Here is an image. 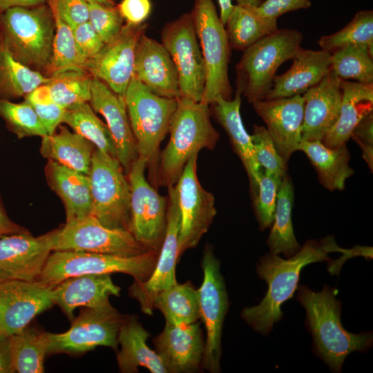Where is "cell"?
Wrapping results in <instances>:
<instances>
[{"mask_svg": "<svg viewBox=\"0 0 373 373\" xmlns=\"http://www.w3.org/2000/svg\"><path fill=\"white\" fill-rule=\"evenodd\" d=\"M322 50L330 53L350 45H362L373 51V11L357 12L343 28L322 36L318 41Z\"/></svg>", "mask_w": 373, "mask_h": 373, "instance_id": "cell-42", "label": "cell"}, {"mask_svg": "<svg viewBox=\"0 0 373 373\" xmlns=\"http://www.w3.org/2000/svg\"><path fill=\"white\" fill-rule=\"evenodd\" d=\"M238 4L258 7L264 0H235Z\"/></svg>", "mask_w": 373, "mask_h": 373, "instance_id": "cell-57", "label": "cell"}, {"mask_svg": "<svg viewBox=\"0 0 373 373\" xmlns=\"http://www.w3.org/2000/svg\"><path fill=\"white\" fill-rule=\"evenodd\" d=\"M220 8V19L224 26L233 8L232 0H218Z\"/></svg>", "mask_w": 373, "mask_h": 373, "instance_id": "cell-56", "label": "cell"}, {"mask_svg": "<svg viewBox=\"0 0 373 373\" xmlns=\"http://www.w3.org/2000/svg\"><path fill=\"white\" fill-rule=\"evenodd\" d=\"M0 117L19 139L48 135L32 105L26 100L14 103L0 99Z\"/></svg>", "mask_w": 373, "mask_h": 373, "instance_id": "cell-43", "label": "cell"}, {"mask_svg": "<svg viewBox=\"0 0 373 373\" xmlns=\"http://www.w3.org/2000/svg\"><path fill=\"white\" fill-rule=\"evenodd\" d=\"M294 197L292 181L286 175L280 185L271 229L267 240L270 253L283 254L286 258L295 255L301 247L296 239L292 224Z\"/></svg>", "mask_w": 373, "mask_h": 373, "instance_id": "cell-33", "label": "cell"}, {"mask_svg": "<svg viewBox=\"0 0 373 373\" xmlns=\"http://www.w3.org/2000/svg\"><path fill=\"white\" fill-rule=\"evenodd\" d=\"M159 252L149 251L134 256H122L81 251H55L49 256L37 280L55 286L73 276L84 274L124 273L134 280L144 282L151 276Z\"/></svg>", "mask_w": 373, "mask_h": 373, "instance_id": "cell-7", "label": "cell"}, {"mask_svg": "<svg viewBox=\"0 0 373 373\" xmlns=\"http://www.w3.org/2000/svg\"><path fill=\"white\" fill-rule=\"evenodd\" d=\"M323 240H308L295 255L286 259L270 252L260 258L256 272L267 283V291L258 305L245 307L240 314L255 332L267 336L283 318L281 305L294 296L303 267L313 262L329 261L328 253L341 249L333 238Z\"/></svg>", "mask_w": 373, "mask_h": 373, "instance_id": "cell-1", "label": "cell"}, {"mask_svg": "<svg viewBox=\"0 0 373 373\" xmlns=\"http://www.w3.org/2000/svg\"><path fill=\"white\" fill-rule=\"evenodd\" d=\"M88 2H97L102 3L106 6H114L115 5L113 1L111 0H86Z\"/></svg>", "mask_w": 373, "mask_h": 373, "instance_id": "cell-58", "label": "cell"}, {"mask_svg": "<svg viewBox=\"0 0 373 373\" xmlns=\"http://www.w3.org/2000/svg\"><path fill=\"white\" fill-rule=\"evenodd\" d=\"M124 102L138 155L146 160L155 180L159 148L169 133L177 99L153 93L133 76L124 95Z\"/></svg>", "mask_w": 373, "mask_h": 373, "instance_id": "cell-6", "label": "cell"}, {"mask_svg": "<svg viewBox=\"0 0 373 373\" xmlns=\"http://www.w3.org/2000/svg\"><path fill=\"white\" fill-rule=\"evenodd\" d=\"M14 372L9 343V336L0 333V373Z\"/></svg>", "mask_w": 373, "mask_h": 373, "instance_id": "cell-53", "label": "cell"}, {"mask_svg": "<svg viewBox=\"0 0 373 373\" xmlns=\"http://www.w3.org/2000/svg\"><path fill=\"white\" fill-rule=\"evenodd\" d=\"M89 102L93 111L105 118L115 144L117 160L128 173L138 152L124 98L113 91L102 80L93 77Z\"/></svg>", "mask_w": 373, "mask_h": 373, "instance_id": "cell-23", "label": "cell"}, {"mask_svg": "<svg viewBox=\"0 0 373 373\" xmlns=\"http://www.w3.org/2000/svg\"><path fill=\"white\" fill-rule=\"evenodd\" d=\"M331 69L341 80L373 83V51L350 45L331 53Z\"/></svg>", "mask_w": 373, "mask_h": 373, "instance_id": "cell-39", "label": "cell"}, {"mask_svg": "<svg viewBox=\"0 0 373 373\" xmlns=\"http://www.w3.org/2000/svg\"><path fill=\"white\" fill-rule=\"evenodd\" d=\"M133 76L158 96L180 97L178 74L170 54L162 43L145 33L137 45Z\"/></svg>", "mask_w": 373, "mask_h": 373, "instance_id": "cell-24", "label": "cell"}, {"mask_svg": "<svg viewBox=\"0 0 373 373\" xmlns=\"http://www.w3.org/2000/svg\"><path fill=\"white\" fill-rule=\"evenodd\" d=\"M95 149L86 138L60 124L58 133L42 137L40 153L48 160L88 175Z\"/></svg>", "mask_w": 373, "mask_h": 373, "instance_id": "cell-32", "label": "cell"}, {"mask_svg": "<svg viewBox=\"0 0 373 373\" xmlns=\"http://www.w3.org/2000/svg\"><path fill=\"white\" fill-rule=\"evenodd\" d=\"M153 341L167 373L194 372L201 367L204 341L198 321L189 324L165 323Z\"/></svg>", "mask_w": 373, "mask_h": 373, "instance_id": "cell-21", "label": "cell"}, {"mask_svg": "<svg viewBox=\"0 0 373 373\" xmlns=\"http://www.w3.org/2000/svg\"><path fill=\"white\" fill-rule=\"evenodd\" d=\"M153 307L171 325L189 324L200 318L198 290L189 282L177 283L159 292L154 297Z\"/></svg>", "mask_w": 373, "mask_h": 373, "instance_id": "cell-37", "label": "cell"}, {"mask_svg": "<svg viewBox=\"0 0 373 373\" xmlns=\"http://www.w3.org/2000/svg\"><path fill=\"white\" fill-rule=\"evenodd\" d=\"M292 60V65L287 71L274 76L271 88L265 99L304 94L318 84L331 70V53L325 50L301 48Z\"/></svg>", "mask_w": 373, "mask_h": 373, "instance_id": "cell-26", "label": "cell"}, {"mask_svg": "<svg viewBox=\"0 0 373 373\" xmlns=\"http://www.w3.org/2000/svg\"><path fill=\"white\" fill-rule=\"evenodd\" d=\"M298 151L307 155L320 183L330 191H343L346 180L354 173L349 165L350 155L346 144L332 149L321 140H302Z\"/></svg>", "mask_w": 373, "mask_h": 373, "instance_id": "cell-31", "label": "cell"}, {"mask_svg": "<svg viewBox=\"0 0 373 373\" xmlns=\"http://www.w3.org/2000/svg\"><path fill=\"white\" fill-rule=\"evenodd\" d=\"M209 105L179 97L172 116L169 140L159 155L155 181L162 186H175L189 160L204 149L213 150L220 134L211 122Z\"/></svg>", "mask_w": 373, "mask_h": 373, "instance_id": "cell-3", "label": "cell"}, {"mask_svg": "<svg viewBox=\"0 0 373 373\" xmlns=\"http://www.w3.org/2000/svg\"><path fill=\"white\" fill-rule=\"evenodd\" d=\"M117 6L126 23L131 24L144 23L151 10L150 0H122Z\"/></svg>", "mask_w": 373, "mask_h": 373, "instance_id": "cell-52", "label": "cell"}, {"mask_svg": "<svg viewBox=\"0 0 373 373\" xmlns=\"http://www.w3.org/2000/svg\"><path fill=\"white\" fill-rule=\"evenodd\" d=\"M167 222L164 238L158 258L149 278L144 282L134 280L128 289L129 296L140 304L147 315L153 313V301L160 291L178 283L175 269L179 256L178 237L180 215L175 186L168 187Z\"/></svg>", "mask_w": 373, "mask_h": 373, "instance_id": "cell-16", "label": "cell"}, {"mask_svg": "<svg viewBox=\"0 0 373 373\" xmlns=\"http://www.w3.org/2000/svg\"><path fill=\"white\" fill-rule=\"evenodd\" d=\"M61 19L73 30L88 21L89 8L86 0H55Z\"/></svg>", "mask_w": 373, "mask_h": 373, "instance_id": "cell-50", "label": "cell"}, {"mask_svg": "<svg viewBox=\"0 0 373 373\" xmlns=\"http://www.w3.org/2000/svg\"><path fill=\"white\" fill-rule=\"evenodd\" d=\"M341 88L342 101L339 117L322 140L326 146L332 149L346 144L361 119L373 111V83L341 80Z\"/></svg>", "mask_w": 373, "mask_h": 373, "instance_id": "cell-28", "label": "cell"}, {"mask_svg": "<svg viewBox=\"0 0 373 373\" xmlns=\"http://www.w3.org/2000/svg\"><path fill=\"white\" fill-rule=\"evenodd\" d=\"M120 291L110 274H84L69 277L55 285L52 300L72 321L75 318L74 311L78 307H110V296H119Z\"/></svg>", "mask_w": 373, "mask_h": 373, "instance_id": "cell-25", "label": "cell"}, {"mask_svg": "<svg viewBox=\"0 0 373 373\" xmlns=\"http://www.w3.org/2000/svg\"><path fill=\"white\" fill-rule=\"evenodd\" d=\"M88 175L90 215L109 228L130 231L131 186L119 160L96 148Z\"/></svg>", "mask_w": 373, "mask_h": 373, "instance_id": "cell-9", "label": "cell"}, {"mask_svg": "<svg viewBox=\"0 0 373 373\" xmlns=\"http://www.w3.org/2000/svg\"><path fill=\"white\" fill-rule=\"evenodd\" d=\"M206 68V82L202 101L208 105L218 98L232 99L228 76L231 48L225 26L212 0H195L191 12Z\"/></svg>", "mask_w": 373, "mask_h": 373, "instance_id": "cell-8", "label": "cell"}, {"mask_svg": "<svg viewBox=\"0 0 373 373\" xmlns=\"http://www.w3.org/2000/svg\"><path fill=\"white\" fill-rule=\"evenodd\" d=\"M88 22L104 44L115 39L124 26V19L117 6L88 2Z\"/></svg>", "mask_w": 373, "mask_h": 373, "instance_id": "cell-47", "label": "cell"}, {"mask_svg": "<svg viewBox=\"0 0 373 373\" xmlns=\"http://www.w3.org/2000/svg\"><path fill=\"white\" fill-rule=\"evenodd\" d=\"M146 160L138 155L127 178L131 186L130 231L151 251L159 252L166 229L168 198L160 195L145 177Z\"/></svg>", "mask_w": 373, "mask_h": 373, "instance_id": "cell-11", "label": "cell"}, {"mask_svg": "<svg viewBox=\"0 0 373 373\" xmlns=\"http://www.w3.org/2000/svg\"><path fill=\"white\" fill-rule=\"evenodd\" d=\"M302 41L298 30L278 28L243 50L236 66V91L251 104L263 99L278 68L293 59Z\"/></svg>", "mask_w": 373, "mask_h": 373, "instance_id": "cell-5", "label": "cell"}, {"mask_svg": "<svg viewBox=\"0 0 373 373\" xmlns=\"http://www.w3.org/2000/svg\"><path fill=\"white\" fill-rule=\"evenodd\" d=\"M302 140H321L336 124L340 115L342 90L341 79L330 71L304 94Z\"/></svg>", "mask_w": 373, "mask_h": 373, "instance_id": "cell-22", "label": "cell"}, {"mask_svg": "<svg viewBox=\"0 0 373 373\" xmlns=\"http://www.w3.org/2000/svg\"><path fill=\"white\" fill-rule=\"evenodd\" d=\"M311 5L310 0H264L254 9L262 18L277 21L279 17L287 12L307 9Z\"/></svg>", "mask_w": 373, "mask_h": 373, "instance_id": "cell-51", "label": "cell"}, {"mask_svg": "<svg viewBox=\"0 0 373 373\" xmlns=\"http://www.w3.org/2000/svg\"><path fill=\"white\" fill-rule=\"evenodd\" d=\"M242 95L236 91L233 99L218 98L209 105L211 113L227 133L231 145L248 175L251 189H257L261 168L256 161L251 135L246 131L240 116Z\"/></svg>", "mask_w": 373, "mask_h": 373, "instance_id": "cell-27", "label": "cell"}, {"mask_svg": "<svg viewBox=\"0 0 373 373\" xmlns=\"http://www.w3.org/2000/svg\"><path fill=\"white\" fill-rule=\"evenodd\" d=\"M50 77L32 70L17 60L0 35V99L11 100L25 97Z\"/></svg>", "mask_w": 373, "mask_h": 373, "instance_id": "cell-35", "label": "cell"}, {"mask_svg": "<svg viewBox=\"0 0 373 373\" xmlns=\"http://www.w3.org/2000/svg\"><path fill=\"white\" fill-rule=\"evenodd\" d=\"M296 289L297 300L306 310V324L313 337L314 352L331 371L341 372L351 352H364L372 347V332L353 334L343 327L342 303L336 298L338 290L325 285L321 291H314L303 285Z\"/></svg>", "mask_w": 373, "mask_h": 373, "instance_id": "cell-2", "label": "cell"}, {"mask_svg": "<svg viewBox=\"0 0 373 373\" xmlns=\"http://www.w3.org/2000/svg\"><path fill=\"white\" fill-rule=\"evenodd\" d=\"M162 44L177 68L180 97L201 102L206 68L191 12L183 14L164 26Z\"/></svg>", "mask_w": 373, "mask_h": 373, "instance_id": "cell-13", "label": "cell"}, {"mask_svg": "<svg viewBox=\"0 0 373 373\" xmlns=\"http://www.w3.org/2000/svg\"><path fill=\"white\" fill-rule=\"evenodd\" d=\"M202 268L203 280L197 289L200 318L206 329L201 368L211 373H218L221 371L222 331L229 303L220 260L209 244L203 251Z\"/></svg>", "mask_w": 373, "mask_h": 373, "instance_id": "cell-10", "label": "cell"}, {"mask_svg": "<svg viewBox=\"0 0 373 373\" xmlns=\"http://www.w3.org/2000/svg\"><path fill=\"white\" fill-rule=\"evenodd\" d=\"M251 140L256 161L262 170L282 178L287 175V164L278 153L265 127L255 124Z\"/></svg>", "mask_w": 373, "mask_h": 373, "instance_id": "cell-45", "label": "cell"}, {"mask_svg": "<svg viewBox=\"0 0 373 373\" xmlns=\"http://www.w3.org/2000/svg\"><path fill=\"white\" fill-rule=\"evenodd\" d=\"M63 123L91 142L97 149L117 159L115 144L107 125L96 115L88 102L66 108Z\"/></svg>", "mask_w": 373, "mask_h": 373, "instance_id": "cell-38", "label": "cell"}, {"mask_svg": "<svg viewBox=\"0 0 373 373\" xmlns=\"http://www.w3.org/2000/svg\"><path fill=\"white\" fill-rule=\"evenodd\" d=\"M147 27L144 23H126L115 39L105 44L95 57L86 61L84 69L124 98L133 76L137 45Z\"/></svg>", "mask_w": 373, "mask_h": 373, "instance_id": "cell-17", "label": "cell"}, {"mask_svg": "<svg viewBox=\"0 0 373 373\" xmlns=\"http://www.w3.org/2000/svg\"><path fill=\"white\" fill-rule=\"evenodd\" d=\"M46 3V0H0V13L14 7H32Z\"/></svg>", "mask_w": 373, "mask_h": 373, "instance_id": "cell-55", "label": "cell"}, {"mask_svg": "<svg viewBox=\"0 0 373 373\" xmlns=\"http://www.w3.org/2000/svg\"><path fill=\"white\" fill-rule=\"evenodd\" d=\"M93 77L84 69H70L50 76L48 86L53 101L66 108L89 102Z\"/></svg>", "mask_w": 373, "mask_h": 373, "instance_id": "cell-40", "label": "cell"}, {"mask_svg": "<svg viewBox=\"0 0 373 373\" xmlns=\"http://www.w3.org/2000/svg\"><path fill=\"white\" fill-rule=\"evenodd\" d=\"M46 3L52 10L55 23L52 56L46 76L70 69L85 70V61L77 50L73 30L59 17L55 0H46Z\"/></svg>", "mask_w": 373, "mask_h": 373, "instance_id": "cell-41", "label": "cell"}, {"mask_svg": "<svg viewBox=\"0 0 373 373\" xmlns=\"http://www.w3.org/2000/svg\"><path fill=\"white\" fill-rule=\"evenodd\" d=\"M9 343L14 372H44V361L49 344L48 332L27 326L10 335Z\"/></svg>", "mask_w": 373, "mask_h": 373, "instance_id": "cell-36", "label": "cell"}, {"mask_svg": "<svg viewBox=\"0 0 373 373\" xmlns=\"http://www.w3.org/2000/svg\"><path fill=\"white\" fill-rule=\"evenodd\" d=\"M55 19L48 4L14 7L0 15V35L12 56L45 75L53 52Z\"/></svg>", "mask_w": 373, "mask_h": 373, "instance_id": "cell-4", "label": "cell"}, {"mask_svg": "<svg viewBox=\"0 0 373 373\" xmlns=\"http://www.w3.org/2000/svg\"><path fill=\"white\" fill-rule=\"evenodd\" d=\"M0 15H1V13H0Z\"/></svg>", "mask_w": 373, "mask_h": 373, "instance_id": "cell-61", "label": "cell"}, {"mask_svg": "<svg viewBox=\"0 0 373 373\" xmlns=\"http://www.w3.org/2000/svg\"><path fill=\"white\" fill-rule=\"evenodd\" d=\"M33 107L48 135L55 133L63 123L66 108L55 103L50 95L48 86L42 84L24 97Z\"/></svg>", "mask_w": 373, "mask_h": 373, "instance_id": "cell-46", "label": "cell"}, {"mask_svg": "<svg viewBox=\"0 0 373 373\" xmlns=\"http://www.w3.org/2000/svg\"><path fill=\"white\" fill-rule=\"evenodd\" d=\"M224 26L231 49L240 51L278 29L277 21L262 18L253 6L238 3Z\"/></svg>", "mask_w": 373, "mask_h": 373, "instance_id": "cell-34", "label": "cell"}, {"mask_svg": "<svg viewBox=\"0 0 373 373\" xmlns=\"http://www.w3.org/2000/svg\"><path fill=\"white\" fill-rule=\"evenodd\" d=\"M26 231H28L26 229L15 224L8 218L0 202V238Z\"/></svg>", "mask_w": 373, "mask_h": 373, "instance_id": "cell-54", "label": "cell"}, {"mask_svg": "<svg viewBox=\"0 0 373 373\" xmlns=\"http://www.w3.org/2000/svg\"><path fill=\"white\" fill-rule=\"evenodd\" d=\"M53 251H81L134 256L149 251L127 230L109 228L96 218L67 221L53 239Z\"/></svg>", "mask_w": 373, "mask_h": 373, "instance_id": "cell-12", "label": "cell"}, {"mask_svg": "<svg viewBox=\"0 0 373 373\" xmlns=\"http://www.w3.org/2000/svg\"><path fill=\"white\" fill-rule=\"evenodd\" d=\"M149 336L136 316H125L118 334L121 350L117 361L121 372H137L144 367L152 373H167L159 355L147 345Z\"/></svg>", "mask_w": 373, "mask_h": 373, "instance_id": "cell-29", "label": "cell"}, {"mask_svg": "<svg viewBox=\"0 0 373 373\" xmlns=\"http://www.w3.org/2000/svg\"><path fill=\"white\" fill-rule=\"evenodd\" d=\"M198 155L192 156L175 184L180 215L178 253L195 247L209 230L216 213L215 198L197 175Z\"/></svg>", "mask_w": 373, "mask_h": 373, "instance_id": "cell-15", "label": "cell"}, {"mask_svg": "<svg viewBox=\"0 0 373 373\" xmlns=\"http://www.w3.org/2000/svg\"><path fill=\"white\" fill-rule=\"evenodd\" d=\"M47 180L62 200L66 222L91 214V193L88 175L48 160L46 166Z\"/></svg>", "mask_w": 373, "mask_h": 373, "instance_id": "cell-30", "label": "cell"}, {"mask_svg": "<svg viewBox=\"0 0 373 373\" xmlns=\"http://www.w3.org/2000/svg\"><path fill=\"white\" fill-rule=\"evenodd\" d=\"M111 1L114 2V0H111Z\"/></svg>", "mask_w": 373, "mask_h": 373, "instance_id": "cell-60", "label": "cell"}, {"mask_svg": "<svg viewBox=\"0 0 373 373\" xmlns=\"http://www.w3.org/2000/svg\"><path fill=\"white\" fill-rule=\"evenodd\" d=\"M54 286L39 281L0 278V329L7 336L19 332L54 305Z\"/></svg>", "mask_w": 373, "mask_h": 373, "instance_id": "cell-19", "label": "cell"}, {"mask_svg": "<svg viewBox=\"0 0 373 373\" xmlns=\"http://www.w3.org/2000/svg\"><path fill=\"white\" fill-rule=\"evenodd\" d=\"M283 178L261 169L256 193L254 207L261 231L270 227L274 220L278 193Z\"/></svg>", "mask_w": 373, "mask_h": 373, "instance_id": "cell-44", "label": "cell"}, {"mask_svg": "<svg viewBox=\"0 0 373 373\" xmlns=\"http://www.w3.org/2000/svg\"><path fill=\"white\" fill-rule=\"evenodd\" d=\"M350 138L358 144L362 157L373 170V111L365 115L352 131Z\"/></svg>", "mask_w": 373, "mask_h": 373, "instance_id": "cell-49", "label": "cell"}, {"mask_svg": "<svg viewBox=\"0 0 373 373\" xmlns=\"http://www.w3.org/2000/svg\"><path fill=\"white\" fill-rule=\"evenodd\" d=\"M77 50L85 61L92 59L105 44L88 21L73 29Z\"/></svg>", "mask_w": 373, "mask_h": 373, "instance_id": "cell-48", "label": "cell"}, {"mask_svg": "<svg viewBox=\"0 0 373 373\" xmlns=\"http://www.w3.org/2000/svg\"><path fill=\"white\" fill-rule=\"evenodd\" d=\"M0 333H2L1 331V329H0Z\"/></svg>", "mask_w": 373, "mask_h": 373, "instance_id": "cell-59", "label": "cell"}, {"mask_svg": "<svg viewBox=\"0 0 373 373\" xmlns=\"http://www.w3.org/2000/svg\"><path fill=\"white\" fill-rule=\"evenodd\" d=\"M125 315L112 305L104 308H86L72 321L68 330L59 334L48 332V354H82L97 346L115 350Z\"/></svg>", "mask_w": 373, "mask_h": 373, "instance_id": "cell-14", "label": "cell"}, {"mask_svg": "<svg viewBox=\"0 0 373 373\" xmlns=\"http://www.w3.org/2000/svg\"><path fill=\"white\" fill-rule=\"evenodd\" d=\"M253 104L256 113L267 125L276 149L287 164L298 151L302 141L304 98L301 95L272 99H260Z\"/></svg>", "mask_w": 373, "mask_h": 373, "instance_id": "cell-20", "label": "cell"}, {"mask_svg": "<svg viewBox=\"0 0 373 373\" xmlns=\"http://www.w3.org/2000/svg\"><path fill=\"white\" fill-rule=\"evenodd\" d=\"M57 231L37 237L26 231L0 238V278L37 281L53 251Z\"/></svg>", "mask_w": 373, "mask_h": 373, "instance_id": "cell-18", "label": "cell"}]
</instances>
